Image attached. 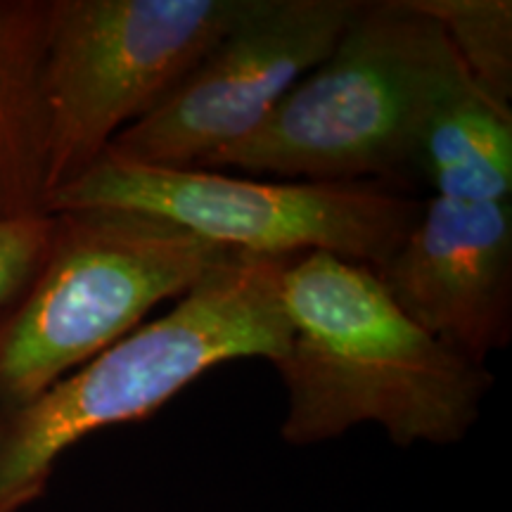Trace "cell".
<instances>
[{
  "mask_svg": "<svg viewBox=\"0 0 512 512\" xmlns=\"http://www.w3.org/2000/svg\"><path fill=\"white\" fill-rule=\"evenodd\" d=\"M472 88L444 29L411 0H361L332 53L252 136L202 169L382 185L418 171L427 124Z\"/></svg>",
  "mask_w": 512,
  "mask_h": 512,
  "instance_id": "3",
  "label": "cell"
},
{
  "mask_svg": "<svg viewBox=\"0 0 512 512\" xmlns=\"http://www.w3.org/2000/svg\"><path fill=\"white\" fill-rule=\"evenodd\" d=\"M280 294L292 328L273 363L285 387V444L316 446L377 425L399 448L451 446L477 425L494 375L413 323L373 268L299 254Z\"/></svg>",
  "mask_w": 512,
  "mask_h": 512,
  "instance_id": "1",
  "label": "cell"
},
{
  "mask_svg": "<svg viewBox=\"0 0 512 512\" xmlns=\"http://www.w3.org/2000/svg\"><path fill=\"white\" fill-rule=\"evenodd\" d=\"M46 254L0 311V413L15 411L181 299L233 249L145 211H55Z\"/></svg>",
  "mask_w": 512,
  "mask_h": 512,
  "instance_id": "4",
  "label": "cell"
},
{
  "mask_svg": "<svg viewBox=\"0 0 512 512\" xmlns=\"http://www.w3.org/2000/svg\"><path fill=\"white\" fill-rule=\"evenodd\" d=\"M375 275L413 323L486 366L512 339V202L432 197Z\"/></svg>",
  "mask_w": 512,
  "mask_h": 512,
  "instance_id": "8",
  "label": "cell"
},
{
  "mask_svg": "<svg viewBox=\"0 0 512 512\" xmlns=\"http://www.w3.org/2000/svg\"><path fill=\"white\" fill-rule=\"evenodd\" d=\"M48 0H0V72L41 67Z\"/></svg>",
  "mask_w": 512,
  "mask_h": 512,
  "instance_id": "13",
  "label": "cell"
},
{
  "mask_svg": "<svg viewBox=\"0 0 512 512\" xmlns=\"http://www.w3.org/2000/svg\"><path fill=\"white\" fill-rule=\"evenodd\" d=\"M422 204L380 183L249 178L102 157L50 192L46 214L91 207L145 211L235 252L271 259L325 252L375 271L420 219Z\"/></svg>",
  "mask_w": 512,
  "mask_h": 512,
  "instance_id": "6",
  "label": "cell"
},
{
  "mask_svg": "<svg viewBox=\"0 0 512 512\" xmlns=\"http://www.w3.org/2000/svg\"><path fill=\"white\" fill-rule=\"evenodd\" d=\"M444 29L467 74L486 98L512 110L510 0H411Z\"/></svg>",
  "mask_w": 512,
  "mask_h": 512,
  "instance_id": "11",
  "label": "cell"
},
{
  "mask_svg": "<svg viewBox=\"0 0 512 512\" xmlns=\"http://www.w3.org/2000/svg\"><path fill=\"white\" fill-rule=\"evenodd\" d=\"M418 171L434 197L512 202V110L479 88L444 102L422 133Z\"/></svg>",
  "mask_w": 512,
  "mask_h": 512,
  "instance_id": "9",
  "label": "cell"
},
{
  "mask_svg": "<svg viewBox=\"0 0 512 512\" xmlns=\"http://www.w3.org/2000/svg\"><path fill=\"white\" fill-rule=\"evenodd\" d=\"M41 67L0 72V219L46 214Z\"/></svg>",
  "mask_w": 512,
  "mask_h": 512,
  "instance_id": "10",
  "label": "cell"
},
{
  "mask_svg": "<svg viewBox=\"0 0 512 512\" xmlns=\"http://www.w3.org/2000/svg\"><path fill=\"white\" fill-rule=\"evenodd\" d=\"M252 0H48L46 200L162 102ZM46 209V204H43Z\"/></svg>",
  "mask_w": 512,
  "mask_h": 512,
  "instance_id": "5",
  "label": "cell"
},
{
  "mask_svg": "<svg viewBox=\"0 0 512 512\" xmlns=\"http://www.w3.org/2000/svg\"><path fill=\"white\" fill-rule=\"evenodd\" d=\"M53 216H15L0 219V311L27 287L46 254Z\"/></svg>",
  "mask_w": 512,
  "mask_h": 512,
  "instance_id": "12",
  "label": "cell"
},
{
  "mask_svg": "<svg viewBox=\"0 0 512 512\" xmlns=\"http://www.w3.org/2000/svg\"><path fill=\"white\" fill-rule=\"evenodd\" d=\"M290 261L233 249L164 316L0 413V512H22L46 494L57 460L79 441L150 418L209 370L280 361L292 337L280 294Z\"/></svg>",
  "mask_w": 512,
  "mask_h": 512,
  "instance_id": "2",
  "label": "cell"
},
{
  "mask_svg": "<svg viewBox=\"0 0 512 512\" xmlns=\"http://www.w3.org/2000/svg\"><path fill=\"white\" fill-rule=\"evenodd\" d=\"M361 0H252L152 112L102 157L143 166H207L268 119L332 53Z\"/></svg>",
  "mask_w": 512,
  "mask_h": 512,
  "instance_id": "7",
  "label": "cell"
}]
</instances>
